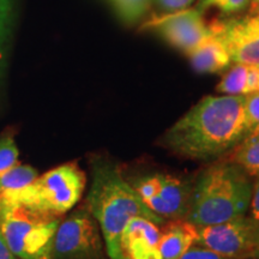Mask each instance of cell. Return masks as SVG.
I'll return each instance as SVG.
<instances>
[{
  "label": "cell",
  "mask_w": 259,
  "mask_h": 259,
  "mask_svg": "<svg viewBox=\"0 0 259 259\" xmlns=\"http://www.w3.org/2000/svg\"><path fill=\"white\" fill-rule=\"evenodd\" d=\"M244 108L245 95L204 97L167 130L164 147L191 160L221 158L247 137Z\"/></svg>",
  "instance_id": "6da1fadb"
},
{
  "label": "cell",
  "mask_w": 259,
  "mask_h": 259,
  "mask_svg": "<svg viewBox=\"0 0 259 259\" xmlns=\"http://www.w3.org/2000/svg\"><path fill=\"white\" fill-rule=\"evenodd\" d=\"M87 208L99 223L106 250L111 259H124L120 248L121 233L130 219L143 216L157 225L167 220L151 212L131 183L122 176L120 167L109 160H97L93 164Z\"/></svg>",
  "instance_id": "7a4b0ae2"
},
{
  "label": "cell",
  "mask_w": 259,
  "mask_h": 259,
  "mask_svg": "<svg viewBox=\"0 0 259 259\" xmlns=\"http://www.w3.org/2000/svg\"><path fill=\"white\" fill-rule=\"evenodd\" d=\"M252 187L251 177L229 158L215 162L193 181L185 220L202 227L246 215Z\"/></svg>",
  "instance_id": "3957f363"
},
{
  "label": "cell",
  "mask_w": 259,
  "mask_h": 259,
  "mask_svg": "<svg viewBox=\"0 0 259 259\" xmlns=\"http://www.w3.org/2000/svg\"><path fill=\"white\" fill-rule=\"evenodd\" d=\"M60 215L15 204L0 209V233L18 259H52Z\"/></svg>",
  "instance_id": "277c9868"
},
{
  "label": "cell",
  "mask_w": 259,
  "mask_h": 259,
  "mask_svg": "<svg viewBox=\"0 0 259 259\" xmlns=\"http://www.w3.org/2000/svg\"><path fill=\"white\" fill-rule=\"evenodd\" d=\"M87 178L76 163H65L34 180L18 198V203L63 216L79 202Z\"/></svg>",
  "instance_id": "5b68a950"
},
{
  "label": "cell",
  "mask_w": 259,
  "mask_h": 259,
  "mask_svg": "<svg viewBox=\"0 0 259 259\" xmlns=\"http://www.w3.org/2000/svg\"><path fill=\"white\" fill-rule=\"evenodd\" d=\"M52 259H111L99 223L87 205L61 220Z\"/></svg>",
  "instance_id": "8992f818"
},
{
  "label": "cell",
  "mask_w": 259,
  "mask_h": 259,
  "mask_svg": "<svg viewBox=\"0 0 259 259\" xmlns=\"http://www.w3.org/2000/svg\"><path fill=\"white\" fill-rule=\"evenodd\" d=\"M144 205L160 218L185 219L193 183L167 173H149L131 181Z\"/></svg>",
  "instance_id": "52a82bcc"
},
{
  "label": "cell",
  "mask_w": 259,
  "mask_h": 259,
  "mask_svg": "<svg viewBox=\"0 0 259 259\" xmlns=\"http://www.w3.org/2000/svg\"><path fill=\"white\" fill-rule=\"evenodd\" d=\"M258 233L259 221L242 215L226 222L198 227L196 245L232 259H252Z\"/></svg>",
  "instance_id": "ba28073f"
},
{
  "label": "cell",
  "mask_w": 259,
  "mask_h": 259,
  "mask_svg": "<svg viewBox=\"0 0 259 259\" xmlns=\"http://www.w3.org/2000/svg\"><path fill=\"white\" fill-rule=\"evenodd\" d=\"M202 14L199 9H185L155 17L145 25L161 35L171 47L189 54L210 34Z\"/></svg>",
  "instance_id": "9c48e42d"
},
{
  "label": "cell",
  "mask_w": 259,
  "mask_h": 259,
  "mask_svg": "<svg viewBox=\"0 0 259 259\" xmlns=\"http://www.w3.org/2000/svg\"><path fill=\"white\" fill-rule=\"evenodd\" d=\"M225 42L232 60L247 66H259V17L248 15L210 24Z\"/></svg>",
  "instance_id": "30bf717a"
},
{
  "label": "cell",
  "mask_w": 259,
  "mask_h": 259,
  "mask_svg": "<svg viewBox=\"0 0 259 259\" xmlns=\"http://www.w3.org/2000/svg\"><path fill=\"white\" fill-rule=\"evenodd\" d=\"M161 226L143 216L130 219L121 233L120 248L124 259H161L158 242Z\"/></svg>",
  "instance_id": "8fae6325"
},
{
  "label": "cell",
  "mask_w": 259,
  "mask_h": 259,
  "mask_svg": "<svg viewBox=\"0 0 259 259\" xmlns=\"http://www.w3.org/2000/svg\"><path fill=\"white\" fill-rule=\"evenodd\" d=\"M187 57L193 69L199 73L221 72L232 63V58L229 56L225 42L211 28L205 40L191 51Z\"/></svg>",
  "instance_id": "7c38bea8"
},
{
  "label": "cell",
  "mask_w": 259,
  "mask_h": 259,
  "mask_svg": "<svg viewBox=\"0 0 259 259\" xmlns=\"http://www.w3.org/2000/svg\"><path fill=\"white\" fill-rule=\"evenodd\" d=\"M198 227L185 219L170 220L161 226L158 251L161 259H179L191 246L196 245Z\"/></svg>",
  "instance_id": "4fadbf2b"
},
{
  "label": "cell",
  "mask_w": 259,
  "mask_h": 259,
  "mask_svg": "<svg viewBox=\"0 0 259 259\" xmlns=\"http://www.w3.org/2000/svg\"><path fill=\"white\" fill-rule=\"evenodd\" d=\"M37 171L29 164H16L0 177V209L17 204L19 196L36 179Z\"/></svg>",
  "instance_id": "5bb4252c"
},
{
  "label": "cell",
  "mask_w": 259,
  "mask_h": 259,
  "mask_svg": "<svg viewBox=\"0 0 259 259\" xmlns=\"http://www.w3.org/2000/svg\"><path fill=\"white\" fill-rule=\"evenodd\" d=\"M231 153L229 160L241 167L248 176H259V132L245 137Z\"/></svg>",
  "instance_id": "9a60e30c"
},
{
  "label": "cell",
  "mask_w": 259,
  "mask_h": 259,
  "mask_svg": "<svg viewBox=\"0 0 259 259\" xmlns=\"http://www.w3.org/2000/svg\"><path fill=\"white\" fill-rule=\"evenodd\" d=\"M14 30L12 0H0V83L8 66L10 42Z\"/></svg>",
  "instance_id": "2e32d148"
},
{
  "label": "cell",
  "mask_w": 259,
  "mask_h": 259,
  "mask_svg": "<svg viewBox=\"0 0 259 259\" xmlns=\"http://www.w3.org/2000/svg\"><path fill=\"white\" fill-rule=\"evenodd\" d=\"M247 71V65L235 63L216 87L218 93H221L222 95H246Z\"/></svg>",
  "instance_id": "e0dca14e"
},
{
  "label": "cell",
  "mask_w": 259,
  "mask_h": 259,
  "mask_svg": "<svg viewBox=\"0 0 259 259\" xmlns=\"http://www.w3.org/2000/svg\"><path fill=\"white\" fill-rule=\"evenodd\" d=\"M112 2L119 16L126 23L132 24L147 14L153 0H112Z\"/></svg>",
  "instance_id": "ac0fdd59"
},
{
  "label": "cell",
  "mask_w": 259,
  "mask_h": 259,
  "mask_svg": "<svg viewBox=\"0 0 259 259\" xmlns=\"http://www.w3.org/2000/svg\"><path fill=\"white\" fill-rule=\"evenodd\" d=\"M18 148L12 136L0 138V177L18 164Z\"/></svg>",
  "instance_id": "d6986e66"
},
{
  "label": "cell",
  "mask_w": 259,
  "mask_h": 259,
  "mask_svg": "<svg viewBox=\"0 0 259 259\" xmlns=\"http://www.w3.org/2000/svg\"><path fill=\"white\" fill-rule=\"evenodd\" d=\"M245 125L247 136L259 130V93L245 95Z\"/></svg>",
  "instance_id": "ffe728a7"
},
{
  "label": "cell",
  "mask_w": 259,
  "mask_h": 259,
  "mask_svg": "<svg viewBox=\"0 0 259 259\" xmlns=\"http://www.w3.org/2000/svg\"><path fill=\"white\" fill-rule=\"evenodd\" d=\"M250 0H202L199 5L200 11L213 8L218 9L222 14L232 15L235 12H240L250 5Z\"/></svg>",
  "instance_id": "44dd1931"
},
{
  "label": "cell",
  "mask_w": 259,
  "mask_h": 259,
  "mask_svg": "<svg viewBox=\"0 0 259 259\" xmlns=\"http://www.w3.org/2000/svg\"><path fill=\"white\" fill-rule=\"evenodd\" d=\"M179 259H232L216 253L209 248L199 245H193Z\"/></svg>",
  "instance_id": "7402d4cb"
},
{
  "label": "cell",
  "mask_w": 259,
  "mask_h": 259,
  "mask_svg": "<svg viewBox=\"0 0 259 259\" xmlns=\"http://www.w3.org/2000/svg\"><path fill=\"white\" fill-rule=\"evenodd\" d=\"M194 0H156L157 5L166 11L167 14L169 12H177L185 10L192 4Z\"/></svg>",
  "instance_id": "603a6c76"
},
{
  "label": "cell",
  "mask_w": 259,
  "mask_h": 259,
  "mask_svg": "<svg viewBox=\"0 0 259 259\" xmlns=\"http://www.w3.org/2000/svg\"><path fill=\"white\" fill-rule=\"evenodd\" d=\"M252 93H259V66H248L246 95Z\"/></svg>",
  "instance_id": "cb8c5ba5"
},
{
  "label": "cell",
  "mask_w": 259,
  "mask_h": 259,
  "mask_svg": "<svg viewBox=\"0 0 259 259\" xmlns=\"http://www.w3.org/2000/svg\"><path fill=\"white\" fill-rule=\"evenodd\" d=\"M250 216L255 221H259V176L255 177V181L252 187V197L250 203Z\"/></svg>",
  "instance_id": "d4e9b609"
},
{
  "label": "cell",
  "mask_w": 259,
  "mask_h": 259,
  "mask_svg": "<svg viewBox=\"0 0 259 259\" xmlns=\"http://www.w3.org/2000/svg\"><path fill=\"white\" fill-rule=\"evenodd\" d=\"M0 259H18L6 245L2 233H0Z\"/></svg>",
  "instance_id": "484cf974"
},
{
  "label": "cell",
  "mask_w": 259,
  "mask_h": 259,
  "mask_svg": "<svg viewBox=\"0 0 259 259\" xmlns=\"http://www.w3.org/2000/svg\"><path fill=\"white\" fill-rule=\"evenodd\" d=\"M250 15H252V16H257V17H259V4H257V5H252L251 11H250Z\"/></svg>",
  "instance_id": "4316f807"
},
{
  "label": "cell",
  "mask_w": 259,
  "mask_h": 259,
  "mask_svg": "<svg viewBox=\"0 0 259 259\" xmlns=\"http://www.w3.org/2000/svg\"><path fill=\"white\" fill-rule=\"evenodd\" d=\"M252 259H259V233H258V240H257V245H255V250L253 253V258Z\"/></svg>",
  "instance_id": "83f0119b"
},
{
  "label": "cell",
  "mask_w": 259,
  "mask_h": 259,
  "mask_svg": "<svg viewBox=\"0 0 259 259\" xmlns=\"http://www.w3.org/2000/svg\"><path fill=\"white\" fill-rule=\"evenodd\" d=\"M250 2L252 3V5H257V4H259V0H250Z\"/></svg>",
  "instance_id": "f1b7e54d"
},
{
  "label": "cell",
  "mask_w": 259,
  "mask_h": 259,
  "mask_svg": "<svg viewBox=\"0 0 259 259\" xmlns=\"http://www.w3.org/2000/svg\"><path fill=\"white\" fill-rule=\"evenodd\" d=\"M258 132H259V130H258V131H257V132H254V134H258ZM251 135H252V134H251Z\"/></svg>",
  "instance_id": "f546056e"
}]
</instances>
